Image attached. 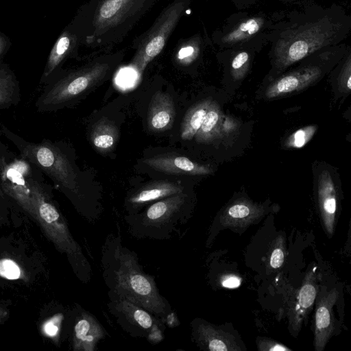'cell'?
I'll return each instance as SVG.
<instances>
[{
	"instance_id": "25",
	"label": "cell",
	"mask_w": 351,
	"mask_h": 351,
	"mask_svg": "<svg viewBox=\"0 0 351 351\" xmlns=\"http://www.w3.org/2000/svg\"><path fill=\"white\" fill-rule=\"evenodd\" d=\"M14 82L12 75L0 67V104L11 101L14 90Z\"/></svg>"
},
{
	"instance_id": "24",
	"label": "cell",
	"mask_w": 351,
	"mask_h": 351,
	"mask_svg": "<svg viewBox=\"0 0 351 351\" xmlns=\"http://www.w3.org/2000/svg\"><path fill=\"white\" fill-rule=\"evenodd\" d=\"M260 28L258 22L253 19L242 23L237 29L232 32L226 37V42H234L248 38L256 33Z\"/></svg>"
},
{
	"instance_id": "32",
	"label": "cell",
	"mask_w": 351,
	"mask_h": 351,
	"mask_svg": "<svg viewBox=\"0 0 351 351\" xmlns=\"http://www.w3.org/2000/svg\"><path fill=\"white\" fill-rule=\"evenodd\" d=\"M241 282V278L233 274L225 275L221 279L222 286L227 288L238 287Z\"/></svg>"
},
{
	"instance_id": "9",
	"label": "cell",
	"mask_w": 351,
	"mask_h": 351,
	"mask_svg": "<svg viewBox=\"0 0 351 351\" xmlns=\"http://www.w3.org/2000/svg\"><path fill=\"white\" fill-rule=\"evenodd\" d=\"M28 174V165L25 161L16 160L3 170L1 180L4 191L35 217L32 182H29L27 178Z\"/></svg>"
},
{
	"instance_id": "10",
	"label": "cell",
	"mask_w": 351,
	"mask_h": 351,
	"mask_svg": "<svg viewBox=\"0 0 351 351\" xmlns=\"http://www.w3.org/2000/svg\"><path fill=\"white\" fill-rule=\"evenodd\" d=\"M332 36V31L326 27L324 23H316L302 33L289 38L286 44H282L285 62L290 64L303 58L327 43Z\"/></svg>"
},
{
	"instance_id": "28",
	"label": "cell",
	"mask_w": 351,
	"mask_h": 351,
	"mask_svg": "<svg viewBox=\"0 0 351 351\" xmlns=\"http://www.w3.org/2000/svg\"><path fill=\"white\" fill-rule=\"evenodd\" d=\"M21 275L20 267L14 261L9 258L0 260V276L9 280H16Z\"/></svg>"
},
{
	"instance_id": "23",
	"label": "cell",
	"mask_w": 351,
	"mask_h": 351,
	"mask_svg": "<svg viewBox=\"0 0 351 351\" xmlns=\"http://www.w3.org/2000/svg\"><path fill=\"white\" fill-rule=\"evenodd\" d=\"M321 215L324 228L328 235H332L335 225L337 210V200L333 187L323 188L320 193Z\"/></svg>"
},
{
	"instance_id": "7",
	"label": "cell",
	"mask_w": 351,
	"mask_h": 351,
	"mask_svg": "<svg viewBox=\"0 0 351 351\" xmlns=\"http://www.w3.org/2000/svg\"><path fill=\"white\" fill-rule=\"evenodd\" d=\"M109 298L108 309L123 330L133 337L146 338L152 343L162 340L165 328L162 319L128 300Z\"/></svg>"
},
{
	"instance_id": "4",
	"label": "cell",
	"mask_w": 351,
	"mask_h": 351,
	"mask_svg": "<svg viewBox=\"0 0 351 351\" xmlns=\"http://www.w3.org/2000/svg\"><path fill=\"white\" fill-rule=\"evenodd\" d=\"M32 189L34 218L38 219L47 236L58 249L66 253L73 261V267L81 274L82 279L88 281L91 274L90 265L71 234L66 221L37 184L32 182Z\"/></svg>"
},
{
	"instance_id": "11",
	"label": "cell",
	"mask_w": 351,
	"mask_h": 351,
	"mask_svg": "<svg viewBox=\"0 0 351 351\" xmlns=\"http://www.w3.org/2000/svg\"><path fill=\"white\" fill-rule=\"evenodd\" d=\"M107 335L105 328L90 313L82 311L76 317L73 327V350L94 351L97 343Z\"/></svg>"
},
{
	"instance_id": "20",
	"label": "cell",
	"mask_w": 351,
	"mask_h": 351,
	"mask_svg": "<svg viewBox=\"0 0 351 351\" xmlns=\"http://www.w3.org/2000/svg\"><path fill=\"white\" fill-rule=\"evenodd\" d=\"M119 134L117 125L104 117L93 126L90 139L98 152L106 153L113 149L116 145L119 140Z\"/></svg>"
},
{
	"instance_id": "13",
	"label": "cell",
	"mask_w": 351,
	"mask_h": 351,
	"mask_svg": "<svg viewBox=\"0 0 351 351\" xmlns=\"http://www.w3.org/2000/svg\"><path fill=\"white\" fill-rule=\"evenodd\" d=\"M184 192L180 182L160 180L144 185L127 199L129 215L135 214L144 206L165 197Z\"/></svg>"
},
{
	"instance_id": "21",
	"label": "cell",
	"mask_w": 351,
	"mask_h": 351,
	"mask_svg": "<svg viewBox=\"0 0 351 351\" xmlns=\"http://www.w3.org/2000/svg\"><path fill=\"white\" fill-rule=\"evenodd\" d=\"M79 42L80 38L76 33L69 30L63 32L49 53L43 76L47 77L50 75L64 58L75 49Z\"/></svg>"
},
{
	"instance_id": "17",
	"label": "cell",
	"mask_w": 351,
	"mask_h": 351,
	"mask_svg": "<svg viewBox=\"0 0 351 351\" xmlns=\"http://www.w3.org/2000/svg\"><path fill=\"white\" fill-rule=\"evenodd\" d=\"M317 293V285L314 270L308 271L303 280L297 295V302L291 310L290 326L291 329L299 331L303 319L311 311Z\"/></svg>"
},
{
	"instance_id": "30",
	"label": "cell",
	"mask_w": 351,
	"mask_h": 351,
	"mask_svg": "<svg viewBox=\"0 0 351 351\" xmlns=\"http://www.w3.org/2000/svg\"><path fill=\"white\" fill-rule=\"evenodd\" d=\"M62 319V315H56L53 318L49 319L43 325L44 332L49 337H54L57 335L59 332Z\"/></svg>"
},
{
	"instance_id": "2",
	"label": "cell",
	"mask_w": 351,
	"mask_h": 351,
	"mask_svg": "<svg viewBox=\"0 0 351 351\" xmlns=\"http://www.w3.org/2000/svg\"><path fill=\"white\" fill-rule=\"evenodd\" d=\"M156 0H90L77 33L88 47H106L119 43Z\"/></svg>"
},
{
	"instance_id": "27",
	"label": "cell",
	"mask_w": 351,
	"mask_h": 351,
	"mask_svg": "<svg viewBox=\"0 0 351 351\" xmlns=\"http://www.w3.org/2000/svg\"><path fill=\"white\" fill-rule=\"evenodd\" d=\"M285 240L282 237L276 238L270 256L269 264L274 269L280 268L285 261Z\"/></svg>"
},
{
	"instance_id": "1",
	"label": "cell",
	"mask_w": 351,
	"mask_h": 351,
	"mask_svg": "<svg viewBox=\"0 0 351 351\" xmlns=\"http://www.w3.org/2000/svg\"><path fill=\"white\" fill-rule=\"evenodd\" d=\"M101 263L109 298L128 300L166 323L173 316L154 278L143 271L136 254L122 245L119 234L106 239Z\"/></svg>"
},
{
	"instance_id": "37",
	"label": "cell",
	"mask_w": 351,
	"mask_h": 351,
	"mask_svg": "<svg viewBox=\"0 0 351 351\" xmlns=\"http://www.w3.org/2000/svg\"><path fill=\"white\" fill-rule=\"evenodd\" d=\"M5 312L3 311L2 309L0 308V319L4 316Z\"/></svg>"
},
{
	"instance_id": "12",
	"label": "cell",
	"mask_w": 351,
	"mask_h": 351,
	"mask_svg": "<svg viewBox=\"0 0 351 351\" xmlns=\"http://www.w3.org/2000/svg\"><path fill=\"white\" fill-rule=\"evenodd\" d=\"M338 295L337 290L333 288L324 293L317 302L314 330V346L316 351H322L324 349L333 333L335 320L332 306Z\"/></svg>"
},
{
	"instance_id": "6",
	"label": "cell",
	"mask_w": 351,
	"mask_h": 351,
	"mask_svg": "<svg viewBox=\"0 0 351 351\" xmlns=\"http://www.w3.org/2000/svg\"><path fill=\"white\" fill-rule=\"evenodd\" d=\"M121 53L101 57L66 76L47 93L42 104L44 106L61 104L88 90L109 73L114 60Z\"/></svg>"
},
{
	"instance_id": "26",
	"label": "cell",
	"mask_w": 351,
	"mask_h": 351,
	"mask_svg": "<svg viewBox=\"0 0 351 351\" xmlns=\"http://www.w3.org/2000/svg\"><path fill=\"white\" fill-rule=\"evenodd\" d=\"M219 119V113L214 108H208L203 123L196 133L198 140L208 139L215 130Z\"/></svg>"
},
{
	"instance_id": "18",
	"label": "cell",
	"mask_w": 351,
	"mask_h": 351,
	"mask_svg": "<svg viewBox=\"0 0 351 351\" xmlns=\"http://www.w3.org/2000/svg\"><path fill=\"white\" fill-rule=\"evenodd\" d=\"M262 215L263 210L258 207L237 203L230 206L221 215L220 224L226 228H245Z\"/></svg>"
},
{
	"instance_id": "16",
	"label": "cell",
	"mask_w": 351,
	"mask_h": 351,
	"mask_svg": "<svg viewBox=\"0 0 351 351\" xmlns=\"http://www.w3.org/2000/svg\"><path fill=\"white\" fill-rule=\"evenodd\" d=\"M175 106L171 97L165 93L156 92L149 104L148 126L151 131L162 132L170 129L174 122Z\"/></svg>"
},
{
	"instance_id": "31",
	"label": "cell",
	"mask_w": 351,
	"mask_h": 351,
	"mask_svg": "<svg viewBox=\"0 0 351 351\" xmlns=\"http://www.w3.org/2000/svg\"><path fill=\"white\" fill-rule=\"evenodd\" d=\"M258 349L259 350L264 351H280V350H290V349L282 344H280L274 341H271L270 339H263L258 340Z\"/></svg>"
},
{
	"instance_id": "8",
	"label": "cell",
	"mask_w": 351,
	"mask_h": 351,
	"mask_svg": "<svg viewBox=\"0 0 351 351\" xmlns=\"http://www.w3.org/2000/svg\"><path fill=\"white\" fill-rule=\"evenodd\" d=\"M30 158L64 187L78 193L76 175L67 158L56 147L39 145L28 149Z\"/></svg>"
},
{
	"instance_id": "5",
	"label": "cell",
	"mask_w": 351,
	"mask_h": 351,
	"mask_svg": "<svg viewBox=\"0 0 351 351\" xmlns=\"http://www.w3.org/2000/svg\"><path fill=\"white\" fill-rule=\"evenodd\" d=\"M189 0H174L158 16L153 25L133 43L136 52L130 67L142 74L147 64L164 49L184 14Z\"/></svg>"
},
{
	"instance_id": "19",
	"label": "cell",
	"mask_w": 351,
	"mask_h": 351,
	"mask_svg": "<svg viewBox=\"0 0 351 351\" xmlns=\"http://www.w3.org/2000/svg\"><path fill=\"white\" fill-rule=\"evenodd\" d=\"M318 73V69L311 68L286 75L274 84L266 95L268 97H274L300 89L313 81Z\"/></svg>"
},
{
	"instance_id": "35",
	"label": "cell",
	"mask_w": 351,
	"mask_h": 351,
	"mask_svg": "<svg viewBox=\"0 0 351 351\" xmlns=\"http://www.w3.org/2000/svg\"><path fill=\"white\" fill-rule=\"evenodd\" d=\"M6 47V40L3 36L0 35V55L3 52Z\"/></svg>"
},
{
	"instance_id": "34",
	"label": "cell",
	"mask_w": 351,
	"mask_h": 351,
	"mask_svg": "<svg viewBox=\"0 0 351 351\" xmlns=\"http://www.w3.org/2000/svg\"><path fill=\"white\" fill-rule=\"evenodd\" d=\"M306 131L304 130H299L295 133L294 135V144L297 147H302L306 142Z\"/></svg>"
},
{
	"instance_id": "36",
	"label": "cell",
	"mask_w": 351,
	"mask_h": 351,
	"mask_svg": "<svg viewBox=\"0 0 351 351\" xmlns=\"http://www.w3.org/2000/svg\"><path fill=\"white\" fill-rule=\"evenodd\" d=\"M347 87H348V89L351 88V77H350V76H349L348 79Z\"/></svg>"
},
{
	"instance_id": "14",
	"label": "cell",
	"mask_w": 351,
	"mask_h": 351,
	"mask_svg": "<svg viewBox=\"0 0 351 351\" xmlns=\"http://www.w3.org/2000/svg\"><path fill=\"white\" fill-rule=\"evenodd\" d=\"M193 337L202 348L210 351L241 350L235 338L211 324L194 321L191 323Z\"/></svg>"
},
{
	"instance_id": "33",
	"label": "cell",
	"mask_w": 351,
	"mask_h": 351,
	"mask_svg": "<svg viewBox=\"0 0 351 351\" xmlns=\"http://www.w3.org/2000/svg\"><path fill=\"white\" fill-rule=\"evenodd\" d=\"M248 60V54L246 52L239 53L232 62V66L234 69H237L242 66Z\"/></svg>"
},
{
	"instance_id": "22",
	"label": "cell",
	"mask_w": 351,
	"mask_h": 351,
	"mask_svg": "<svg viewBox=\"0 0 351 351\" xmlns=\"http://www.w3.org/2000/svg\"><path fill=\"white\" fill-rule=\"evenodd\" d=\"M206 102L199 104L188 110L183 119L181 128V138L191 140L200 128L208 110Z\"/></svg>"
},
{
	"instance_id": "15",
	"label": "cell",
	"mask_w": 351,
	"mask_h": 351,
	"mask_svg": "<svg viewBox=\"0 0 351 351\" xmlns=\"http://www.w3.org/2000/svg\"><path fill=\"white\" fill-rule=\"evenodd\" d=\"M145 165L156 171L176 175H202L208 173V169L189 158L174 154H162L144 159Z\"/></svg>"
},
{
	"instance_id": "3",
	"label": "cell",
	"mask_w": 351,
	"mask_h": 351,
	"mask_svg": "<svg viewBox=\"0 0 351 351\" xmlns=\"http://www.w3.org/2000/svg\"><path fill=\"white\" fill-rule=\"evenodd\" d=\"M187 195L184 192L154 202L142 213L125 217L128 232L138 239L166 240L186 223Z\"/></svg>"
},
{
	"instance_id": "29",
	"label": "cell",
	"mask_w": 351,
	"mask_h": 351,
	"mask_svg": "<svg viewBox=\"0 0 351 351\" xmlns=\"http://www.w3.org/2000/svg\"><path fill=\"white\" fill-rule=\"evenodd\" d=\"M197 54V47L193 43H186L180 46L176 53V60L180 64H187Z\"/></svg>"
}]
</instances>
